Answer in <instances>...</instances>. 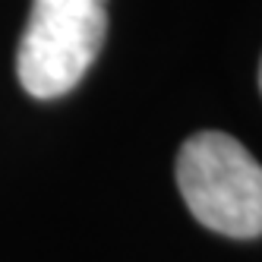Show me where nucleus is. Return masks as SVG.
<instances>
[{
  "label": "nucleus",
  "mask_w": 262,
  "mask_h": 262,
  "mask_svg": "<svg viewBox=\"0 0 262 262\" xmlns=\"http://www.w3.org/2000/svg\"><path fill=\"white\" fill-rule=\"evenodd\" d=\"M107 0H32L16 51V76L32 98H60L79 85L101 54Z\"/></svg>",
  "instance_id": "obj_2"
},
{
  "label": "nucleus",
  "mask_w": 262,
  "mask_h": 262,
  "mask_svg": "<svg viewBox=\"0 0 262 262\" xmlns=\"http://www.w3.org/2000/svg\"><path fill=\"white\" fill-rule=\"evenodd\" d=\"M177 186L193 218L215 234H262V164L234 136L202 129L177 152Z\"/></svg>",
  "instance_id": "obj_1"
},
{
  "label": "nucleus",
  "mask_w": 262,
  "mask_h": 262,
  "mask_svg": "<svg viewBox=\"0 0 262 262\" xmlns=\"http://www.w3.org/2000/svg\"><path fill=\"white\" fill-rule=\"evenodd\" d=\"M259 89H262V67H259Z\"/></svg>",
  "instance_id": "obj_3"
}]
</instances>
